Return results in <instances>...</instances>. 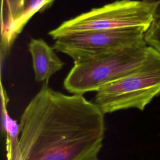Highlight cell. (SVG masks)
I'll return each mask as SVG.
<instances>
[{
    "mask_svg": "<svg viewBox=\"0 0 160 160\" xmlns=\"http://www.w3.org/2000/svg\"><path fill=\"white\" fill-rule=\"evenodd\" d=\"M104 113L82 94L44 82L24 110L16 160H92L102 146Z\"/></svg>",
    "mask_w": 160,
    "mask_h": 160,
    "instance_id": "obj_1",
    "label": "cell"
},
{
    "mask_svg": "<svg viewBox=\"0 0 160 160\" xmlns=\"http://www.w3.org/2000/svg\"><path fill=\"white\" fill-rule=\"evenodd\" d=\"M149 50L144 39L74 64L64 81V87L72 94L97 92L140 67Z\"/></svg>",
    "mask_w": 160,
    "mask_h": 160,
    "instance_id": "obj_2",
    "label": "cell"
},
{
    "mask_svg": "<svg viewBox=\"0 0 160 160\" xmlns=\"http://www.w3.org/2000/svg\"><path fill=\"white\" fill-rule=\"evenodd\" d=\"M159 94L160 53L149 46L144 62L134 71L98 91L94 102L104 114L131 108L143 111Z\"/></svg>",
    "mask_w": 160,
    "mask_h": 160,
    "instance_id": "obj_3",
    "label": "cell"
},
{
    "mask_svg": "<svg viewBox=\"0 0 160 160\" xmlns=\"http://www.w3.org/2000/svg\"><path fill=\"white\" fill-rule=\"evenodd\" d=\"M156 2L151 0H118L94 8L62 22L49 32L54 40L72 33L108 31L136 27L148 29L154 19Z\"/></svg>",
    "mask_w": 160,
    "mask_h": 160,
    "instance_id": "obj_4",
    "label": "cell"
},
{
    "mask_svg": "<svg viewBox=\"0 0 160 160\" xmlns=\"http://www.w3.org/2000/svg\"><path fill=\"white\" fill-rule=\"evenodd\" d=\"M147 29L136 27L76 32L57 38L52 48L71 57L76 64L144 40Z\"/></svg>",
    "mask_w": 160,
    "mask_h": 160,
    "instance_id": "obj_5",
    "label": "cell"
},
{
    "mask_svg": "<svg viewBox=\"0 0 160 160\" xmlns=\"http://www.w3.org/2000/svg\"><path fill=\"white\" fill-rule=\"evenodd\" d=\"M28 49L32 56L35 79L48 83L50 78L62 68L64 62L54 49L41 39H32Z\"/></svg>",
    "mask_w": 160,
    "mask_h": 160,
    "instance_id": "obj_6",
    "label": "cell"
},
{
    "mask_svg": "<svg viewBox=\"0 0 160 160\" xmlns=\"http://www.w3.org/2000/svg\"><path fill=\"white\" fill-rule=\"evenodd\" d=\"M9 99L6 89L1 85V129L6 139V160H16L19 144L21 128L19 123L8 114V104Z\"/></svg>",
    "mask_w": 160,
    "mask_h": 160,
    "instance_id": "obj_7",
    "label": "cell"
},
{
    "mask_svg": "<svg viewBox=\"0 0 160 160\" xmlns=\"http://www.w3.org/2000/svg\"><path fill=\"white\" fill-rule=\"evenodd\" d=\"M22 14V0H2L1 11V60L9 54L11 46L9 37L12 26Z\"/></svg>",
    "mask_w": 160,
    "mask_h": 160,
    "instance_id": "obj_8",
    "label": "cell"
},
{
    "mask_svg": "<svg viewBox=\"0 0 160 160\" xmlns=\"http://www.w3.org/2000/svg\"><path fill=\"white\" fill-rule=\"evenodd\" d=\"M55 0H22V14L20 19L12 26L9 37L11 47L14 40L30 19L38 12H42L49 7Z\"/></svg>",
    "mask_w": 160,
    "mask_h": 160,
    "instance_id": "obj_9",
    "label": "cell"
},
{
    "mask_svg": "<svg viewBox=\"0 0 160 160\" xmlns=\"http://www.w3.org/2000/svg\"><path fill=\"white\" fill-rule=\"evenodd\" d=\"M146 44L160 53V18L154 19L144 33Z\"/></svg>",
    "mask_w": 160,
    "mask_h": 160,
    "instance_id": "obj_10",
    "label": "cell"
},
{
    "mask_svg": "<svg viewBox=\"0 0 160 160\" xmlns=\"http://www.w3.org/2000/svg\"><path fill=\"white\" fill-rule=\"evenodd\" d=\"M156 2V8L154 12V19L160 18V0H151Z\"/></svg>",
    "mask_w": 160,
    "mask_h": 160,
    "instance_id": "obj_11",
    "label": "cell"
},
{
    "mask_svg": "<svg viewBox=\"0 0 160 160\" xmlns=\"http://www.w3.org/2000/svg\"><path fill=\"white\" fill-rule=\"evenodd\" d=\"M92 160H99L98 158H96V159H92Z\"/></svg>",
    "mask_w": 160,
    "mask_h": 160,
    "instance_id": "obj_12",
    "label": "cell"
}]
</instances>
